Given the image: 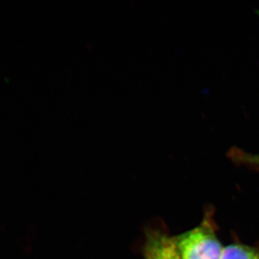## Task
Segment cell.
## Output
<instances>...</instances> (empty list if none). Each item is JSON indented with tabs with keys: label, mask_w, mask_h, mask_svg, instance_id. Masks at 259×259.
<instances>
[{
	"label": "cell",
	"mask_w": 259,
	"mask_h": 259,
	"mask_svg": "<svg viewBox=\"0 0 259 259\" xmlns=\"http://www.w3.org/2000/svg\"><path fill=\"white\" fill-rule=\"evenodd\" d=\"M228 155L236 164L246 165L259 171V154H250L237 147H232Z\"/></svg>",
	"instance_id": "4"
},
{
	"label": "cell",
	"mask_w": 259,
	"mask_h": 259,
	"mask_svg": "<svg viewBox=\"0 0 259 259\" xmlns=\"http://www.w3.org/2000/svg\"><path fill=\"white\" fill-rule=\"evenodd\" d=\"M221 259H259V248L243 244H232L223 248Z\"/></svg>",
	"instance_id": "3"
},
{
	"label": "cell",
	"mask_w": 259,
	"mask_h": 259,
	"mask_svg": "<svg viewBox=\"0 0 259 259\" xmlns=\"http://www.w3.org/2000/svg\"><path fill=\"white\" fill-rule=\"evenodd\" d=\"M181 259H221L224 247L218 240L212 223L206 218L196 228L172 237Z\"/></svg>",
	"instance_id": "1"
},
{
	"label": "cell",
	"mask_w": 259,
	"mask_h": 259,
	"mask_svg": "<svg viewBox=\"0 0 259 259\" xmlns=\"http://www.w3.org/2000/svg\"><path fill=\"white\" fill-rule=\"evenodd\" d=\"M145 259H181L173 243L172 237L159 232L148 235L144 247Z\"/></svg>",
	"instance_id": "2"
}]
</instances>
